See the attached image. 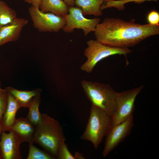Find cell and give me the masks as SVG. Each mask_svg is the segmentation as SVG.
Returning a JSON list of instances; mask_svg holds the SVG:
<instances>
[{
    "label": "cell",
    "mask_w": 159,
    "mask_h": 159,
    "mask_svg": "<svg viewBox=\"0 0 159 159\" xmlns=\"http://www.w3.org/2000/svg\"><path fill=\"white\" fill-rule=\"evenodd\" d=\"M63 1L69 7L74 6L75 0H63Z\"/></svg>",
    "instance_id": "cell-25"
},
{
    "label": "cell",
    "mask_w": 159,
    "mask_h": 159,
    "mask_svg": "<svg viewBox=\"0 0 159 159\" xmlns=\"http://www.w3.org/2000/svg\"><path fill=\"white\" fill-rule=\"evenodd\" d=\"M21 143L11 131H2L0 139V159H21L20 145Z\"/></svg>",
    "instance_id": "cell-10"
},
{
    "label": "cell",
    "mask_w": 159,
    "mask_h": 159,
    "mask_svg": "<svg viewBox=\"0 0 159 159\" xmlns=\"http://www.w3.org/2000/svg\"><path fill=\"white\" fill-rule=\"evenodd\" d=\"M147 20L148 24L152 25H159V13L155 10L150 11L147 14Z\"/></svg>",
    "instance_id": "cell-23"
},
{
    "label": "cell",
    "mask_w": 159,
    "mask_h": 159,
    "mask_svg": "<svg viewBox=\"0 0 159 159\" xmlns=\"http://www.w3.org/2000/svg\"><path fill=\"white\" fill-rule=\"evenodd\" d=\"M144 87L142 85L117 92L115 107L112 116V127L133 115L136 98Z\"/></svg>",
    "instance_id": "cell-6"
},
{
    "label": "cell",
    "mask_w": 159,
    "mask_h": 159,
    "mask_svg": "<svg viewBox=\"0 0 159 159\" xmlns=\"http://www.w3.org/2000/svg\"><path fill=\"white\" fill-rule=\"evenodd\" d=\"M56 158L58 159H75L69 151L65 142L59 146Z\"/></svg>",
    "instance_id": "cell-21"
},
{
    "label": "cell",
    "mask_w": 159,
    "mask_h": 159,
    "mask_svg": "<svg viewBox=\"0 0 159 159\" xmlns=\"http://www.w3.org/2000/svg\"><path fill=\"white\" fill-rule=\"evenodd\" d=\"M65 140L63 128L59 121L42 113L40 122L35 127L33 143L56 158L59 146Z\"/></svg>",
    "instance_id": "cell-2"
},
{
    "label": "cell",
    "mask_w": 159,
    "mask_h": 159,
    "mask_svg": "<svg viewBox=\"0 0 159 159\" xmlns=\"http://www.w3.org/2000/svg\"><path fill=\"white\" fill-rule=\"evenodd\" d=\"M35 129V127L26 117H21L16 119L10 131L13 132L21 143H29L33 142Z\"/></svg>",
    "instance_id": "cell-12"
},
{
    "label": "cell",
    "mask_w": 159,
    "mask_h": 159,
    "mask_svg": "<svg viewBox=\"0 0 159 159\" xmlns=\"http://www.w3.org/2000/svg\"><path fill=\"white\" fill-rule=\"evenodd\" d=\"M81 85L92 105L103 110L112 116L115 107L117 92L107 84L83 80Z\"/></svg>",
    "instance_id": "cell-4"
},
{
    "label": "cell",
    "mask_w": 159,
    "mask_h": 159,
    "mask_svg": "<svg viewBox=\"0 0 159 159\" xmlns=\"http://www.w3.org/2000/svg\"><path fill=\"white\" fill-rule=\"evenodd\" d=\"M32 142L29 143V151L26 159H54L55 157L46 151H43L34 145Z\"/></svg>",
    "instance_id": "cell-20"
},
{
    "label": "cell",
    "mask_w": 159,
    "mask_h": 159,
    "mask_svg": "<svg viewBox=\"0 0 159 159\" xmlns=\"http://www.w3.org/2000/svg\"><path fill=\"white\" fill-rule=\"evenodd\" d=\"M104 0H75L74 6L80 8L85 15L99 16L103 12L100 6Z\"/></svg>",
    "instance_id": "cell-15"
},
{
    "label": "cell",
    "mask_w": 159,
    "mask_h": 159,
    "mask_svg": "<svg viewBox=\"0 0 159 159\" xmlns=\"http://www.w3.org/2000/svg\"><path fill=\"white\" fill-rule=\"evenodd\" d=\"M158 0H104L102 4L100 9L102 10L110 7H114L118 10L122 11L125 9L124 5L128 3L133 2L135 3L140 4L144 1H154Z\"/></svg>",
    "instance_id": "cell-19"
},
{
    "label": "cell",
    "mask_w": 159,
    "mask_h": 159,
    "mask_svg": "<svg viewBox=\"0 0 159 159\" xmlns=\"http://www.w3.org/2000/svg\"><path fill=\"white\" fill-rule=\"evenodd\" d=\"M133 115L111 127L106 136L103 157H106L130 133L133 126Z\"/></svg>",
    "instance_id": "cell-9"
},
{
    "label": "cell",
    "mask_w": 159,
    "mask_h": 159,
    "mask_svg": "<svg viewBox=\"0 0 159 159\" xmlns=\"http://www.w3.org/2000/svg\"><path fill=\"white\" fill-rule=\"evenodd\" d=\"M16 18L15 11L0 0V27L11 23Z\"/></svg>",
    "instance_id": "cell-18"
},
{
    "label": "cell",
    "mask_w": 159,
    "mask_h": 159,
    "mask_svg": "<svg viewBox=\"0 0 159 159\" xmlns=\"http://www.w3.org/2000/svg\"><path fill=\"white\" fill-rule=\"evenodd\" d=\"M74 156L75 159H85L82 154L78 152H75Z\"/></svg>",
    "instance_id": "cell-26"
},
{
    "label": "cell",
    "mask_w": 159,
    "mask_h": 159,
    "mask_svg": "<svg viewBox=\"0 0 159 159\" xmlns=\"http://www.w3.org/2000/svg\"><path fill=\"white\" fill-rule=\"evenodd\" d=\"M84 16L80 8L75 6L69 7L68 14L63 16L66 22L62 29L63 31L70 33L74 32L75 29H81L85 36L94 32L100 19L98 18L87 19Z\"/></svg>",
    "instance_id": "cell-8"
},
{
    "label": "cell",
    "mask_w": 159,
    "mask_h": 159,
    "mask_svg": "<svg viewBox=\"0 0 159 159\" xmlns=\"http://www.w3.org/2000/svg\"><path fill=\"white\" fill-rule=\"evenodd\" d=\"M28 22L26 19L16 17L11 23L0 27V46L17 40L23 28Z\"/></svg>",
    "instance_id": "cell-11"
},
{
    "label": "cell",
    "mask_w": 159,
    "mask_h": 159,
    "mask_svg": "<svg viewBox=\"0 0 159 159\" xmlns=\"http://www.w3.org/2000/svg\"><path fill=\"white\" fill-rule=\"evenodd\" d=\"M2 131H2V127H1V124L0 123V139L1 135V133H2Z\"/></svg>",
    "instance_id": "cell-27"
},
{
    "label": "cell",
    "mask_w": 159,
    "mask_h": 159,
    "mask_svg": "<svg viewBox=\"0 0 159 159\" xmlns=\"http://www.w3.org/2000/svg\"><path fill=\"white\" fill-rule=\"evenodd\" d=\"M1 85L0 80V123L6 111L8 101L7 92L5 89L2 88Z\"/></svg>",
    "instance_id": "cell-22"
},
{
    "label": "cell",
    "mask_w": 159,
    "mask_h": 159,
    "mask_svg": "<svg viewBox=\"0 0 159 159\" xmlns=\"http://www.w3.org/2000/svg\"><path fill=\"white\" fill-rule=\"evenodd\" d=\"M28 12L34 26L41 32H57L63 29L66 24L64 16L43 12L39 8L31 6Z\"/></svg>",
    "instance_id": "cell-7"
},
{
    "label": "cell",
    "mask_w": 159,
    "mask_h": 159,
    "mask_svg": "<svg viewBox=\"0 0 159 159\" xmlns=\"http://www.w3.org/2000/svg\"><path fill=\"white\" fill-rule=\"evenodd\" d=\"M69 7L62 0H41L39 8L44 12L64 16L68 14Z\"/></svg>",
    "instance_id": "cell-14"
},
{
    "label": "cell",
    "mask_w": 159,
    "mask_h": 159,
    "mask_svg": "<svg viewBox=\"0 0 159 159\" xmlns=\"http://www.w3.org/2000/svg\"><path fill=\"white\" fill-rule=\"evenodd\" d=\"M87 43V47L85 50L84 55L87 59L81 66L80 69L87 73L91 72L97 64L106 57L116 54L126 57L131 52L129 48L110 47L96 39L90 40Z\"/></svg>",
    "instance_id": "cell-5"
},
{
    "label": "cell",
    "mask_w": 159,
    "mask_h": 159,
    "mask_svg": "<svg viewBox=\"0 0 159 159\" xmlns=\"http://www.w3.org/2000/svg\"><path fill=\"white\" fill-rule=\"evenodd\" d=\"M7 92V107L0 123L2 131L4 132L10 131L16 119V112L21 107L14 97L9 92Z\"/></svg>",
    "instance_id": "cell-13"
},
{
    "label": "cell",
    "mask_w": 159,
    "mask_h": 159,
    "mask_svg": "<svg viewBox=\"0 0 159 159\" xmlns=\"http://www.w3.org/2000/svg\"><path fill=\"white\" fill-rule=\"evenodd\" d=\"M41 93L33 98L28 107L29 111L26 117L35 127L40 123L42 118V114L39 109L41 101Z\"/></svg>",
    "instance_id": "cell-17"
},
{
    "label": "cell",
    "mask_w": 159,
    "mask_h": 159,
    "mask_svg": "<svg viewBox=\"0 0 159 159\" xmlns=\"http://www.w3.org/2000/svg\"><path fill=\"white\" fill-rule=\"evenodd\" d=\"M96 39L106 45L129 48L150 37L159 34V25L141 24L132 19L106 18L97 25L94 32Z\"/></svg>",
    "instance_id": "cell-1"
},
{
    "label": "cell",
    "mask_w": 159,
    "mask_h": 159,
    "mask_svg": "<svg viewBox=\"0 0 159 159\" xmlns=\"http://www.w3.org/2000/svg\"><path fill=\"white\" fill-rule=\"evenodd\" d=\"M112 127V116L92 105L88 121L81 139L91 142L97 149Z\"/></svg>",
    "instance_id": "cell-3"
},
{
    "label": "cell",
    "mask_w": 159,
    "mask_h": 159,
    "mask_svg": "<svg viewBox=\"0 0 159 159\" xmlns=\"http://www.w3.org/2000/svg\"><path fill=\"white\" fill-rule=\"evenodd\" d=\"M41 0H24V1L32 5V6L39 8Z\"/></svg>",
    "instance_id": "cell-24"
},
{
    "label": "cell",
    "mask_w": 159,
    "mask_h": 159,
    "mask_svg": "<svg viewBox=\"0 0 159 159\" xmlns=\"http://www.w3.org/2000/svg\"><path fill=\"white\" fill-rule=\"evenodd\" d=\"M5 89L14 97L21 107L28 108L33 98L41 92L40 89L31 91L20 90L11 87H7Z\"/></svg>",
    "instance_id": "cell-16"
}]
</instances>
